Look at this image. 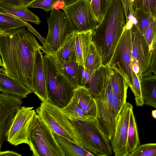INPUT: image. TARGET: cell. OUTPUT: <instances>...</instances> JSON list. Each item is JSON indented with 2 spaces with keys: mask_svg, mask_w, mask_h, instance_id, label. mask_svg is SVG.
Segmentation results:
<instances>
[{
  "mask_svg": "<svg viewBox=\"0 0 156 156\" xmlns=\"http://www.w3.org/2000/svg\"><path fill=\"white\" fill-rule=\"evenodd\" d=\"M41 46L25 27L0 30V66L7 76L34 92L33 75L35 54Z\"/></svg>",
  "mask_w": 156,
  "mask_h": 156,
  "instance_id": "cell-1",
  "label": "cell"
},
{
  "mask_svg": "<svg viewBox=\"0 0 156 156\" xmlns=\"http://www.w3.org/2000/svg\"><path fill=\"white\" fill-rule=\"evenodd\" d=\"M121 0H111L101 21L93 30L92 41L101 54L103 65L114 63L117 46L125 25Z\"/></svg>",
  "mask_w": 156,
  "mask_h": 156,
  "instance_id": "cell-2",
  "label": "cell"
},
{
  "mask_svg": "<svg viewBox=\"0 0 156 156\" xmlns=\"http://www.w3.org/2000/svg\"><path fill=\"white\" fill-rule=\"evenodd\" d=\"M103 67L105 73L103 87L95 98L97 108L96 119L103 132L110 140L115 132L117 117L123 106L112 91L108 67Z\"/></svg>",
  "mask_w": 156,
  "mask_h": 156,
  "instance_id": "cell-3",
  "label": "cell"
},
{
  "mask_svg": "<svg viewBox=\"0 0 156 156\" xmlns=\"http://www.w3.org/2000/svg\"><path fill=\"white\" fill-rule=\"evenodd\" d=\"M48 101L61 108L66 107L73 98L75 87L58 70L54 58L43 56Z\"/></svg>",
  "mask_w": 156,
  "mask_h": 156,
  "instance_id": "cell-4",
  "label": "cell"
},
{
  "mask_svg": "<svg viewBox=\"0 0 156 156\" xmlns=\"http://www.w3.org/2000/svg\"><path fill=\"white\" fill-rule=\"evenodd\" d=\"M70 120L80 137L83 148L94 156L112 154L109 140L101 129L96 119L85 121Z\"/></svg>",
  "mask_w": 156,
  "mask_h": 156,
  "instance_id": "cell-5",
  "label": "cell"
},
{
  "mask_svg": "<svg viewBox=\"0 0 156 156\" xmlns=\"http://www.w3.org/2000/svg\"><path fill=\"white\" fill-rule=\"evenodd\" d=\"M36 112L52 132L82 147L74 127L61 108L47 101L42 102Z\"/></svg>",
  "mask_w": 156,
  "mask_h": 156,
  "instance_id": "cell-6",
  "label": "cell"
},
{
  "mask_svg": "<svg viewBox=\"0 0 156 156\" xmlns=\"http://www.w3.org/2000/svg\"><path fill=\"white\" fill-rule=\"evenodd\" d=\"M28 141L33 156H64L48 126L36 114L31 125Z\"/></svg>",
  "mask_w": 156,
  "mask_h": 156,
  "instance_id": "cell-7",
  "label": "cell"
},
{
  "mask_svg": "<svg viewBox=\"0 0 156 156\" xmlns=\"http://www.w3.org/2000/svg\"><path fill=\"white\" fill-rule=\"evenodd\" d=\"M47 21L48 34L40 50L45 54L52 56L63 43L67 36L73 31L63 11L52 9Z\"/></svg>",
  "mask_w": 156,
  "mask_h": 156,
  "instance_id": "cell-8",
  "label": "cell"
},
{
  "mask_svg": "<svg viewBox=\"0 0 156 156\" xmlns=\"http://www.w3.org/2000/svg\"><path fill=\"white\" fill-rule=\"evenodd\" d=\"M73 31L93 30L98 24L90 5V0H76L62 8Z\"/></svg>",
  "mask_w": 156,
  "mask_h": 156,
  "instance_id": "cell-9",
  "label": "cell"
},
{
  "mask_svg": "<svg viewBox=\"0 0 156 156\" xmlns=\"http://www.w3.org/2000/svg\"><path fill=\"white\" fill-rule=\"evenodd\" d=\"M131 30L132 69L135 71L140 70L143 77L150 66L151 51L144 35L136 24L133 23Z\"/></svg>",
  "mask_w": 156,
  "mask_h": 156,
  "instance_id": "cell-10",
  "label": "cell"
},
{
  "mask_svg": "<svg viewBox=\"0 0 156 156\" xmlns=\"http://www.w3.org/2000/svg\"><path fill=\"white\" fill-rule=\"evenodd\" d=\"M33 107H21L9 131L7 141L15 146L22 144H29L30 128L36 112Z\"/></svg>",
  "mask_w": 156,
  "mask_h": 156,
  "instance_id": "cell-11",
  "label": "cell"
},
{
  "mask_svg": "<svg viewBox=\"0 0 156 156\" xmlns=\"http://www.w3.org/2000/svg\"><path fill=\"white\" fill-rule=\"evenodd\" d=\"M133 106L127 102L117 119L115 132L111 139V146L115 156H128V131L130 116Z\"/></svg>",
  "mask_w": 156,
  "mask_h": 156,
  "instance_id": "cell-12",
  "label": "cell"
},
{
  "mask_svg": "<svg viewBox=\"0 0 156 156\" xmlns=\"http://www.w3.org/2000/svg\"><path fill=\"white\" fill-rule=\"evenodd\" d=\"M22 103L21 99L5 94H0V147L7 140L10 128Z\"/></svg>",
  "mask_w": 156,
  "mask_h": 156,
  "instance_id": "cell-13",
  "label": "cell"
},
{
  "mask_svg": "<svg viewBox=\"0 0 156 156\" xmlns=\"http://www.w3.org/2000/svg\"><path fill=\"white\" fill-rule=\"evenodd\" d=\"M131 27L126 24L124 27L117 46L114 62L119 63L126 74L128 79L130 88L133 83L135 73L132 65Z\"/></svg>",
  "mask_w": 156,
  "mask_h": 156,
  "instance_id": "cell-14",
  "label": "cell"
},
{
  "mask_svg": "<svg viewBox=\"0 0 156 156\" xmlns=\"http://www.w3.org/2000/svg\"><path fill=\"white\" fill-rule=\"evenodd\" d=\"M109 77L113 92L123 106L126 102L129 84L128 78L118 62L108 67Z\"/></svg>",
  "mask_w": 156,
  "mask_h": 156,
  "instance_id": "cell-15",
  "label": "cell"
},
{
  "mask_svg": "<svg viewBox=\"0 0 156 156\" xmlns=\"http://www.w3.org/2000/svg\"><path fill=\"white\" fill-rule=\"evenodd\" d=\"M40 49L35 52L33 83L34 93L42 102L48 101L47 87L44 70L43 55Z\"/></svg>",
  "mask_w": 156,
  "mask_h": 156,
  "instance_id": "cell-16",
  "label": "cell"
},
{
  "mask_svg": "<svg viewBox=\"0 0 156 156\" xmlns=\"http://www.w3.org/2000/svg\"><path fill=\"white\" fill-rule=\"evenodd\" d=\"M72 99L75 104L88 115L96 118L97 108L95 98L85 86H79L75 89Z\"/></svg>",
  "mask_w": 156,
  "mask_h": 156,
  "instance_id": "cell-17",
  "label": "cell"
},
{
  "mask_svg": "<svg viewBox=\"0 0 156 156\" xmlns=\"http://www.w3.org/2000/svg\"><path fill=\"white\" fill-rule=\"evenodd\" d=\"M0 91L2 93L18 98H26L32 91L17 80L5 74L0 69Z\"/></svg>",
  "mask_w": 156,
  "mask_h": 156,
  "instance_id": "cell-18",
  "label": "cell"
},
{
  "mask_svg": "<svg viewBox=\"0 0 156 156\" xmlns=\"http://www.w3.org/2000/svg\"><path fill=\"white\" fill-rule=\"evenodd\" d=\"M75 32L76 61L79 65L85 68L91 44L93 30Z\"/></svg>",
  "mask_w": 156,
  "mask_h": 156,
  "instance_id": "cell-19",
  "label": "cell"
},
{
  "mask_svg": "<svg viewBox=\"0 0 156 156\" xmlns=\"http://www.w3.org/2000/svg\"><path fill=\"white\" fill-rule=\"evenodd\" d=\"M140 85L144 104L156 109V75L143 76Z\"/></svg>",
  "mask_w": 156,
  "mask_h": 156,
  "instance_id": "cell-20",
  "label": "cell"
},
{
  "mask_svg": "<svg viewBox=\"0 0 156 156\" xmlns=\"http://www.w3.org/2000/svg\"><path fill=\"white\" fill-rule=\"evenodd\" d=\"M51 56L53 58L62 62L76 61L75 32L69 34L63 43Z\"/></svg>",
  "mask_w": 156,
  "mask_h": 156,
  "instance_id": "cell-21",
  "label": "cell"
},
{
  "mask_svg": "<svg viewBox=\"0 0 156 156\" xmlns=\"http://www.w3.org/2000/svg\"><path fill=\"white\" fill-rule=\"evenodd\" d=\"M60 73L76 88L79 86L78 74L80 65L76 61L62 62L54 58Z\"/></svg>",
  "mask_w": 156,
  "mask_h": 156,
  "instance_id": "cell-22",
  "label": "cell"
},
{
  "mask_svg": "<svg viewBox=\"0 0 156 156\" xmlns=\"http://www.w3.org/2000/svg\"><path fill=\"white\" fill-rule=\"evenodd\" d=\"M0 13L11 14L24 21L37 25L40 24L41 22L39 17L27 8H15L0 3Z\"/></svg>",
  "mask_w": 156,
  "mask_h": 156,
  "instance_id": "cell-23",
  "label": "cell"
},
{
  "mask_svg": "<svg viewBox=\"0 0 156 156\" xmlns=\"http://www.w3.org/2000/svg\"><path fill=\"white\" fill-rule=\"evenodd\" d=\"M52 133L64 156H86L88 152L66 138L55 133Z\"/></svg>",
  "mask_w": 156,
  "mask_h": 156,
  "instance_id": "cell-24",
  "label": "cell"
},
{
  "mask_svg": "<svg viewBox=\"0 0 156 156\" xmlns=\"http://www.w3.org/2000/svg\"><path fill=\"white\" fill-rule=\"evenodd\" d=\"M140 144L137 126L132 110L130 113L128 131L127 147L128 156L132 153Z\"/></svg>",
  "mask_w": 156,
  "mask_h": 156,
  "instance_id": "cell-25",
  "label": "cell"
},
{
  "mask_svg": "<svg viewBox=\"0 0 156 156\" xmlns=\"http://www.w3.org/2000/svg\"><path fill=\"white\" fill-rule=\"evenodd\" d=\"M105 73L103 66L95 70L90 77L85 86L95 98L102 90L104 84Z\"/></svg>",
  "mask_w": 156,
  "mask_h": 156,
  "instance_id": "cell-26",
  "label": "cell"
},
{
  "mask_svg": "<svg viewBox=\"0 0 156 156\" xmlns=\"http://www.w3.org/2000/svg\"><path fill=\"white\" fill-rule=\"evenodd\" d=\"M62 110L66 116L70 119L83 121L93 120L96 118L88 115L78 107L72 99Z\"/></svg>",
  "mask_w": 156,
  "mask_h": 156,
  "instance_id": "cell-27",
  "label": "cell"
},
{
  "mask_svg": "<svg viewBox=\"0 0 156 156\" xmlns=\"http://www.w3.org/2000/svg\"><path fill=\"white\" fill-rule=\"evenodd\" d=\"M27 22L12 15L0 13V30L7 31L25 27Z\"/></svg>",
  "mask_w": 156,
  "mask_h": 156,
  "instance_id": "cell-28",
  "label": "cell"
},
{
  "mask_svg": "<svg viewBox=\"0 0 156 156\" xmlns=\"http://www.w3.org/2000/svg\"><path fill=\"white\" fill-rule=\"evenodd\" d=\"M133 18L137 27L144 35L154 18L147 12L140 9H136L134 12Z\"/></svg>",
  "mask_w": 156,
  "mask_h": 156,
  "instance_id": "cell-29",
  "label": "cell"
},
{
  "mask_svg": "<svg viewBox=\"0 0 156 156\" xmlns=\"http://www.w3.org/2000/svg\"><path fill=\"white\" fill-rule=\"evenodd\" d=\"M103 66L101 55L96 45L92 41L87 59L85 67L96 70L101 68Z\"/></svg>",
  "mask_w": 156,
  "mask_h": 156,
  "instance_id": "cell-30",
  "label": "cell"
},
{
  "mask_svg": "<svg viewBox=\"0 0 156 156\" xmlns=\"http://www.w3.org/2000/svg\"><path fill=\"white\" fill-rule=\"evenodd\" d=\"M133 11L137 9L145 11L156 18V0H132Z\"/></svg>",
  "mask_w": 156,
  "mask_h": 156,
  "instance_id": "cell-31",
  "label": "cell"
},
{
  "mask_svg": "<svg viewBox=\"0 0 156 156\" xmlns=\"http://www.w3.org/2000/svg\"><path fill=\"white\" fill-rule=\"evenodd\" d=\"M129 156H156V143L139 145Z\"/></svg>",
  "mask_w": 156,
  "mask_h": 156,
  "instance_id": "cell-32",
  "label": "cell"
},
{
  "mask_svg": "<svg viewBox=\"0 0 156 156\" xmlns=\"http://www.w3.org/2000/svg\"><path fill=\"white\" fill-rule=\"evenodd\" d=\"M60 0H35L31 3L28 8H40L48 12L54 8L53 6Z\"/></svg>",
  "mask_w": 156,
  "mask_h": 156,
  "instance_id": "cell-33",
  "label": "cell"
},
{
  "mask_svg": "<svg viewBox=\"0 0 156 156\" xmlns=\"http://www.w3.org/2000/svg\"><path fill=\"white\" fill-rule=\"evenodd\" d=\"M144 36L151 51L156 41V18H154L146 30Z\"/></svg>",
  "mask_w": 156,
  "mask_h": 156,
  "instance_id": "cell-34",
  "label": "cell"
},
{
  "mask_svg": "<svg viewBox=\"0 0 156 156\" xmlns=\"http://www.w3.org/2000/svg\"><path fill=\"white\" fill-rule=\"evenodd\" d=\"M95 70L84 68L80 65L78 81L79 86L85 85L90 77Z\"/></svg>",
  "mask_w": 156,
  "mask_h": 156,
  "instance_id": "cell-35",
  "label": "cell"
},
{
  "mask_svg": "<svg viewBox=\"0 0 156 156\" xmlns=\"http://www.w3.org/2000/svg\"><path fill=\"white\" fill-rule=\"evenodd\" d=\"M124 8L126 23L133 18L132 0H121Z\"/></svg>",
  "mask_w": 156,
  "mask_h": 156,
  "instance_id": "cell-36",
  "label": "cell"
},
{
  "mask_svg": "<svg viewBox=\"0 0 156 156\" xmlns=\"http://www.w3.org/2000/svg\"><path fill=\"white\" fill-rule=\"evenodd\" d=\"M101 0H90V5L97 21L99 23L103 19L101 11Z\"/></svg>",
  "mask_w": 156,
  "mask_h": 156,
  "instance_id": "cell-37",
  "label": "cell"
},
{
  "mask_svg": "<svg viewBox=\"0 0 156 156\" xmlns=\"http://www.w3.org/2000/svg\"><path fill=\"white\" fill-rule=\"evenodd\" d=\"M151 53L150 66L148 71L144 76L151 74L152 73L156 75V41L153 47Z\"/></svg>",
  "mask_w": 156,
  "mask_h": 156,
  "instance_id": "cell-38",
  "label": "cell"
},
{
  "mask_svg": "<svg viewBox=\"0 0 156 156\" xmlns=\"http://www.w3.org/2000/svg\"><path fill=\"white\" fill-rule=\"evenodd\" d=\"M0 3L10 7L23 8L22 0H0Z\"/></svg>",
  "mask_w": 156,
  "mask_h": 156,
  "instance_id": "cell-39",
  "label": "cell"
},
{
  "mask_svg": "<svg viewBox=\"0 0 156 156\" xmlns=\"http://www.w3.org/2000/svg\"><path fill=\"white\" fill-rule=\"evenodd\" d=\"M110 0H101V11L103 18L109 5Z\"/></svg>",
  "mask_w": 156,
  "mask_h": 156,
  "instance_id": "cell-40",
  "label": "cell"
},
{
  "mask_svg": "<svg viewBox=\"0 0 156 156\" xmlns=\"http://www.w3.org/2000/svg\"><path fill=\"white\" fill-rule=\"evenodd\" d=\"M0 156H21V155L12 151H7L0 152Z\"/></svg>",
  "mask_w": 156,
  "mask_h": 156,
  "instance_id": "cell-41",
  "label": "cell"
},
{
  "mask_svg": "<svg viewBox=\"0 0 156 156\" xmlns=\"http://www.w3.org/2000/svg\"><path fill=\"white\" fill-rule=\"evenodd\" d=\"M35 0H22V6L23 8H27L28 6Z\"/></svg>",
  "mask_w": 156,
  "mask_h": 156,
  "instance_id": "cell-42",
  "label": "cell"
},
{
  "mask_svg": "<svg viewBox=\"0 0 156 156\" xmlns=\"http://www.w3.org/2000/svg\"><path fill=\"white\" fill-rule=\"evenodd\" d=\"M76 0H61L65 5H69L70 4Z\"/></svg>",
  "mask_w": 156,
  "mask_h": 156,
  "instance_id": "cell-43",
  "label": "cell"
},
{
  "mask_svg": "<svg viewBox=\"0 0 156 156\" xmlns=\"http://www.w3.org/2000/svg\"><path fill=\"white\" fill-rule=\"evenodd\" d=\"M152 115L154 118L156 119V109L152 111Z\"/></svg>",
  "mask_w": 156,
  "mask_h": 156,
  "instance_id": "cell-44",
  "label": "cell"
},
{
  "mask_svg": "<svg viewBox=\"0 0 156 156\" xmlns=\"http://www.w3.org/2000/svg\"><path fill=\"white\" fill-rule=\"evenodd\" d=\"M94 156V155L91 153L90 152H88L87 153L86 156Z\"/></svg>",
  "mask_w": 156,
  "mask_h": 156,
  "instance_id": "cell-45",
  "label": "cell"
}]
</instances>
